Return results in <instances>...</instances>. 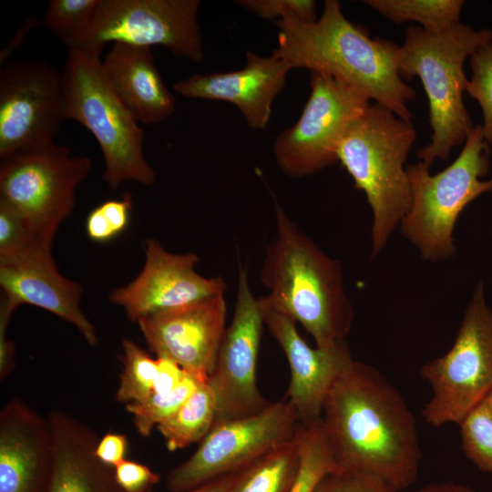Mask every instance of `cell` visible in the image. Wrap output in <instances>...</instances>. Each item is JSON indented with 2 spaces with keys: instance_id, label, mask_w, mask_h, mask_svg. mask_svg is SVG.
<instances>
[{
  "instance_id": "1",
  "label": "cell",
  "mask_w": 492,
  "mask_h": 492,
  "mask_svg": "<svg viewBox=\"0 0 492 492\" xmlns=\"http://www.w3.org/2000/svg\"><path fill=\"white\" fill-rule=\"evenodd\" d=\"M321 423L339 472L377 478L397 492L416 481L422 451L415 418L374 366L354 360L330 390Z\"/></svg>"
},
{
  "instance_id": "2",
  "label": "cell",
  "mask_w": 492,
  "mask_h": 492,
  "mask_svg": "<svg viewBox=\"0 0 492 492\" xmlns=\"http://www.w3.org/2000/svg\"><path fill=\"white\" fill-rule=\"evenodd\" d=\"M278 46L272 54L292 68L332 76L362 91L404 120L411 121L407 103L415 91L398 70L400 46L372 38L350 22L336 0H326L322 15L313 22L278 20Z\"/></svg>"
},
{
  "instance_id": "3",
  "label": "cell",
  "mask_w": 492,
  "mask_h": 492,
  "mask_svg": "<svg viewBox=\"0 0 492 492\" xmlns=\"http://www.w3.org/2000/svg\"><path fill=\"white\" fill-rule=\"evenodd\" d=\"M276 234L260 277L267 305L300 323L320 349L346 340L354 318L341 262L314 243L275 200Z\"/></svg>"
},
{
  "instance_id": "4",
  "label": "cell",
  "mask_w": 492,
  "mask_h": 492,
  "mask_svg": "<svg viewBox=\"0 0 492 492\" xmlns=\"http://www.w3.org/2000/svg\"><path fill=\"white\" fill-rule=\"evenodd\" d=\"M416 131L411 121L369 104L345 128L338 161L364 192L373 214L371 257L377 256L407 213L412 192L405 167Z\"/></svg>"
},
{
  "instance_id": "5",
  "label": "cell",
  "mask_w": 492,
  "mask_h": 492,
  "mask_svg": "<svg viewBox=\"0 0 492 492\" xmlns=\"http://www.w3.org/2000/svg\"><path fill=\"white\" fill-rule=\"evenodd\" d=\"M491 39V30H476L462 23L442 33L420 26L405 31L398 70L403 79L418 77L427 96L433 134L417 156L429 167L437 159L447 160L452 149L463 144L474 128L463 101L468 80L463 65Z\"/></svg>"
},
{
  "instance_id": "6",
  "label": "cell",
  "mask_w": 492,
  "mask_h": 492,
  "mask_svg": "<svg viewBox=\"0 0 492 492\" xmlns=\"http://www.w3.org/2000/svg\"><path fill=\"white\" fill-rule=\"evenodd\" d=\"M101 50L67 49L61 72L63 114L96 138L105 162L104 180L112 190L125 181L150 186L155 172L143 152L144 132L109 81Z\"/></svg>"
},
{
  "instance_id": "7",
  "label": "cell",
  "mask_w": 492,
  "mask_h": 492,
  "mask_svg": "<svg viewBox=\"0 0 492 492\" xmlns=\"http://www.w3.org/2000/svg\"><path fill=\"white\" fill-rule=\"evenodd\" d=\"M490 147L481 125L473 128L456 159L432 175L419 161L406 167L412 192L410 208L400 223L402 235L429 261L450 259L456 253L454 228L462 210L484 193L492 191Z\"/></svg>"
},
{
  "instance_id": "8",
  "label": "cell",
  "mask_w": 492,
  "mask_h": 492,
  "mask_svg": "<svg viewBox=\"0 0 492 492\" xmlns=\"http://www.w3.org/2000/svg\"><path fill=\"white\" fill-rule=\"evenodd\" d=\"M92 161L56 142L1 160L0 200L23 220L31 235L51 248L59 226L76 204L77 186L89 175Z\"/></svg>"
},
{
  "instance_id": "9",
  "label": "cell",
  "mask_w": 492,
  "mask_h": 492,
  "mask_svg": "<svg viewBox=\"0 0 492 492\" xmlns=\"http://www.w3.org/2000/svg\"><path fill=\"white\" fill-rule=\"evenodd\" d=\"M432 390L422 412L427 424H456L492 391V306L478 282L466 307L456 339L443 355L420 371Z\"/></svg>"
},
{
  "instance_id": "10",
  "label": "cell",
  "mask_w": 492,
  "mask_h": 492,
  "mask_svg": "<svg viewBox=\"0 0 492 492\" xmlns=\"http://www.w3.org/2000/svg\"><path fill=\"white\" fill-rule=\"evenodd\" d=\"M310 87L300 118L275 138L272 146L277 166L292 178L335 164L345 128L370 104L362 91L329 75L310 72Z\"/></svg>"
},
{
  "instance_id": "11",
  "label": "cell",
  "mask_w": 492,
  "mask_h": 492,
  "mask_svg": "<svg viewBox=\"0 0 492 492\" xmlns=\"http://www.w3.org/2000/svg\"><path fill=\"white\" fill-rule=\"evenodd\" d=\"M200 0H99L80 47L106 44L161 46L173 56L200 63L204 58L198 24Z\"/></svg>"
},
{
  "instance_id": "12",
  "label": "cell",
  "mask_w": 492,
  "mask_h": 492,
  "mask_svg": "<svg viewBox=\"0 0 492 492\" xmlns=\"http://www.w3.org/2000/svg\"><path fill=\"white\" fill-rule=\"evenodd\" d=\"M298 418L286 400L261 412L214 424L197 450L169 471L170 492H186L241 468L278 445L293 438Z\"/></svg>"
},
{
  "instance_id": "13",
  "label": "cell",
  "mask_w": 492,
  "mask_h": 492,
  "mask_svg": "<svg viewBox=\"0 0 492 492\" xmlns=\"http://www.w3.org/2000/svg\"><path fill=\"white\" fill-rule=\"evenodd\" d=\"M64 120L61 72L39 59L1 67V160L55 143Z\"/></svg>"
},
{
  "instance_id": "14",
  "label": "cell",
  "mask_w": 492,
  "mask_h": 492,
  "mask_svg": "<svg viewBox=\"0 0 492 492\" xmlns=\"http://www.w3.org/2000/svg\"><path fill=\"white\" fill-rule=\"evenodd\" d=\"M263 324L262 297L254 296L247 270L240 266L232 321L226 327L208 380L217 399L214 424L256 415L271 405L256 384Z\"/></svg>"
},
{
  "instance_id": "15",
  "label": "cell",
  "mask_w": 492,
  "mask_h": 492,
  "mask_svg": "<svg viewBox=\"0 0 492 492\" xmlns=\"http://www.w3.org/2000/svg\"><path fill=\"white\" fill-rule=\"evenodd\" d=\"M145 254L138 275L109 294L110 302L121 306L131 321L188 306L226 290L222 278H207L196 271L200 260L195 253H172L159 241L148 239Z\"/></svg>"
},
{
  "instance_id": "16",
  "label": "cell",
  "mask_w": 492,
  "mask_h": 492,
  "mask_svg": "<svg viewBox=\"0 0 492 492\" xmlns=\"http://www.w3.org/2000/svg\"><path fill=\"white\" fill-rule=\"evenodd\" d=\"M224 293L138 320L139 330L158 357H166L186 372L209 380L224 335Z\"/></svg>"
},
{
  "instance_id": "17",
  "label": "cell",
  "mask_w": 492,
  "mask_h": 492,
  "mask_svg": "<svg viewBox=\"0 0 492 492\" xmlns=\"http://www.w3.org/2000/svg\"><path fill=\"white\" fill-rule=\"evenodd\" d=\"M264 324L285 354L291 381L285 399L292 405L298 423L321 420L324 401L338 378L354 362L346 340L331 348L311 347L299 334L296 322L264 302Z\"/></svg>"
},
{
  "instance_id": "18",
  "label": "cell",
  "mask_w": 492,
  "mask_h": 492,
  "mask_svg": "<svg viewBox=\"0 0 492 492\" xmlns=\"http://www.w3.org/2000/svg\"><path fill=\"white\" fill-rule=\"evenodd\" d=\"M2 297L11 305L30 304L73 324L92 346L97 343L95 326L80 308L82 286L63 276L51 249L36 245L0 261Z\"/></svg>"
},
{
  "instance_id": "19",
  "label": "cell",
  "mask_w": 492,
  "mask_h": 492,
  "mask_svg": "<svg viewBox=\"0 0 492 492\" xmlns=\"http://www.w3.org/2000/svg\"><path fill=\"white\" fill-rule=\"evenodd\" d=\"M292 69L290 63L273 54L262 56L247 51L242 68L193 74L174 83L172 89L188 98L230 102L239 108L251 128L261 130L269 124L272 103L283 90Z\"/></svg>"
},
{
  "instance_id": "20",
  "label": "cell",
  "mask_w": 492,
  "mask_h": 492,
  "mask_svg": "<svg viewBox=\"0 0 492 492\" xmlns=\"http://www.w3.org/2000/svg\"><path fill=\"white\" fill-rule=\"evenodd\" d=\"M52 464L48 419L12 398L0 412V492H45Z\"/></svg>"
},
{
  "instance_id": "21",
  "label": "cell",
  "mask_w": 492,
  "mask_h": 492,
  "mask_svg": "<svg viewBox=\"0 0 492 492\" xmlns=\"http://www.w3.org/2000/svg\"><path fill=\"white\" fill-rule=\"evenodd\" d=\"M53 464L45 492H121L114 468L96 455L99 438L88 425L62 410L48 415Z\"/></svg>"
},
{
  "instance_id": "22",
  "label": "cell",
  "mask_w": 492,
  "mask_h": 492,
  "mask_svg": "<svg viewBox=\"0 0 492 492\" xmlns=\"http://www.w3.org/2000/svg\"><path fill=\"white\" fill-rule=\"evenodd\" d=\"M118 95L139 123L154 125L169 118L175 97L165 85L150 47L114 44L102 58Z\"/></svg>"
},
{
  "instance_id": "23",
  "label": "cell",
  "mask_w": 492,
  "mask_h": 492,
  "mask_svg": "<svg viewBox=\"0 0 492 492\" xmlns=\"http://www.w3.org/2000/svg\"><path fill=\"white\" fill-rule=\"evenodd\" d=\"M299 467V447L292 438L240 468L231 492H289Z\"/></svg>"
},
{
  "instance_id": "24",
  "label": "cell",
  "mask_w": 492,
  "mask_h": 492,
  "mask_svg": "<svg viewBox=\"0 0 492 492\" xmlns=\"http://www.w3.org/2000/svg\"><path fill=\"white\" fill-rule=\"evenodd\" d=\"M217 415V399L209 381L200 383L194 393L157 429L169 451L201 441L212 428Z\"/></svg>"
},
{
  "instance_id": "25",
  "label": "cell",
  "mask_w": 492,
  "mask_h": 492,
  "mask_svg": "<svg viewBox=\"0 0 492 492\" xmlns=\"http://www.w3.org/2000/svg\"><path fill=\"white\" fill-rule=\"evenodd\" d=\"M374 10L400 24L416 22L421 28L442 33L460 23L462 0H366Z\"/></svg>"
},
{
  "instance_id": "26",
  "label": "cell",
  "mask_w": 492,
  "mask_h": 492,
  "mask_svg": "<svg viewBox=\"0 0 492 492\" xmlns=\"http://www.w3.org/2000/svg\"><path fill=\"white\" fill-rule=\"evenodd\" d=\"M293 438L300 452V467L289 492H316L327 476L339 472L321 420L297 425Z\"/></svg>"
},
{
  "instance_id": "27",
  "label": "cell",
  "mask_w": 492,
  "mask_h": 492,
  "mask_svg": "<svg viewBox=\"0 0 492 492\" xmlns=\"http://www.w3.org/2000/svg\"><path fill=\"white\" fill-rule=\"evenodd\" d=\"M99 0H51L44 23L67 49L84 45Z\"/></svg>"
},
{
  "instance_id": "28",
  "label": "cell",
  "mask_w": 492,
  "mask_h": 492,
  "mask_svg": "<svg viewBox=\"0 0 492 492\" xmlns=\"http://www.w3.org/2000/svg\"><path fill=\"white\" fill-rule=\"evenodd\" d=\"M208 380L186 372L180 384L172 391L166 394L152 393L140 403L126 405V409L133 416L137 431L144 437L150 436L153 428L173 416L198 385Z\"/></svg>"
},
{
  "instance_id": "29",
  "label": "cell",
  "mask_w": 492,
  "mask_h": 492,
  "mask_svg": "<svg viewBox=\"0 0 492 492\" xmlns=\"http://www.w3.org/2000/svg\"><path fill=\"white\" fill-rule=\"evenodd\" d=\"M123 370L116 393L118 402L130 404L146 400L154 389L157 376V359L129 339L122 341Z\"/></svg>"
},
{
  "instance_id": "30",
  "label": "cell",
  "mask_w": 492,
  "mask_h": 492,
  "mask_svg": "<svg viewBox=\"0 0 492 492\" xmlns=\"http://www.w3.org/2000/svg\"><path fill=\"white\" fill-rule=\"evenodd\" d=\"M458 425L466 456L480 471L492 475V391Z\"/></svg>"
},
{
  "instance_id": "31",
  "label": "cell",
  "mask_w": 492,
  "mask_h": 492,
  "mask_svg": "<svg viewBox=\"0 0 492 492\" xmlns=\"http://www.w3.org/2000/svg\"><path fill=\"white\" fill-rule=\"evenodd\" d=\"M469 63L472 75L466 91L480 105L484 118L483 136L492 145V39L469 57Z\"/></svg>"
},
{
  "instance_id": "32",
  "label": "cell",
  "mask_w": 492,
  "mask_h": 492,
  "mask_svg": "<svg viewBox=\"0 0 492 492\" xmlns=\"http://www.w3.org/2000/svg\"><path fill=\"white\" fill-rule=\"evenodd\" d=\"M235 3L258 17L266 20L296 19L313 22L316 3L313 0H238Z\"/></svg>"
},
{
  "instance_id": "33",
  "label": "cell",
  "mask_w": 492,
  "mask_h": 492,
  "mask_svg": "<svg viewBox=\"0 0 492 492\" xmlns=\"http://www.w3.org/2000/svg\"><path fill=\"white\" fill-rule=\"evenodd\" d=\"M36 245L45 246L31 235L20 216L0 200V261L13 258Z\"/></svg>"
},
{
  "instance_id": "34",
  "label": "cell",
  "mask_w": 492,
  "mask_h": 492,
  "mask_svg": "<svg viewBox=\"0 0 492 492\" xmlns=\"http://www.w3.org/2000/svg\"><path fill=\"white\" fill-rule=\"evenodd\" d=\"M114 477L121 492H149L160 479L146 465L128 459L114 467Z\"/></svg>"
},
{
  "instance_id": "35",
  "label": "cell",
  "mask_w": 492,
  "mask_h": 492,
  "mask_svg": "<svg viewBox=\"0 0 492 492\" xmlns=\"http://www.w3.org/2000/svg\"><path fill=\"white\" fill-rule=\"evenodd\" d=\"M316 492H397L374 477L336 472L324 477Z\"/></svg>"
},
{
  "instance_id": "36",
  "label": "cell",
  "mask_w": 492,
  "mask_h": 492,
  "mask_svg": "<svg viewBox=\"0 0 492 492\" xmlns=\"http://www.w3.org/2000/svg\"><path fill=\"white\" fill-rule=\"evenodd\" d=\"M132 206L131 194L125 192L121 199L106 200L97 207L114 238L127 229Z\"/></svg>"
},
{
  "instance_id": "37",
  "label": "cell",
  "mask_w": 492,
  "mask_h": 492,
  "mask_svg": "<svg viewBox=\"0 0 492 492\" xmlns=\"http://www.w3.org/2000/svg\"><path fill=\"white\" fill-rule=\"evenodd\" d=\"M16 308L1 297L0 302V378L5 379L13 371L15 361V346L6 336V329L13 312Z\"/></svg>"
},
{
  "instance_id": "38",
  "label": "cell",
  "mask_w": 492,
  "mask_h": 492,
  "mask_svg": "<svg viewBox=\"0 0 492 492\" xmlns=\"http://www.w3.org/2000/svg\"><path fill=\"white\" fill-rule=\"evenodd\" d=\"M128 445L125 435L109 432L98 440L96 455L102 463L114 468L126 459Z\"/></svg>"
},
{
  "instance_id": "39",
  "label": "cell",
  "mask_w": 492,
  "mask_h": 492,
  "mask_svg": "<svg viewBox=\"0 0 492 492\" xmlns=\"http://www.w3.org/2000/svg\"><path fill=\"white\" fill-rule=\"evenodd\" d=\"M186 371L176 362L157 357V376L153 393L166 394L175 389L183 380Z\"/></svg>"
},
{
  "instance_id": "40",
  "label": "cell",
  "mask_w": 492,
  "mask_h": 492,
  "mask_svg": "<svg viewBox=\"0 0 492 492\" xmlns=\"http://www.w3.org/2000/svg\"><path fill=\"white\" fill-rule=\"evenodd\" d=\"M39 22L36 15H31L23 21L13 37L0 51L1 67L6 64L11 56L25 44L30 34L38 26Z\"/></svg>"
},
{
  "instance_id": "41",
  "label": "cell",
  "mask_w": 492,
  "mask_h": 492,
  "mask_svg": "<svg viewBox=\"0 0 492 492\" xmlns=\"http://www.w3.org/2000/svg\"><path fill=\"white\" fill-rule=\"evenodd\" d=\"M239 469L210 480L186 492H231Z\"/></svg>"
},
{
  "instance_id": "42",
  "label": "cell",
  "mask_w": 492,
  "mask_h": 492,
  "mask_svg": "<svg viewBox=\"0 0 492 492\" xmlns=\"http://www.w3.org/2000/svg\"><path fill=\"white\" fill-rule=\"evenodd\" d=\"M408 492H477L471 487L454 481H438Z\"/></svg>"
}]
</instances>
